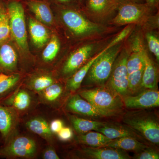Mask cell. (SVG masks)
I'll return each mask as SVG.
<instances>
[{
  "instance_id": "6da1fadb",
  "label": "cell",
  "mask_w": 159,
  "mask_h": 159,
  "mask_svg": "<svg viewBox=\"0 0 159 159\" xmlns=\"http://www.w3.org/2000/svg\"><path fill=\"white\" fill-rule=\"evenodd\" d=\"M55 6L63 25L72 35L79 39L102 38L115 30L114 27L92 21L84 14L81 8Z\"/></svg>"
},
{
  "instance_id": "7a4b0ae2",
  "label": "cell",
  "mask_w": 159,
  "mask_h": 159,
  "mask_svg": "<svg viewBox=\"0 0 159 159\" xmlns=\"http://www.w3.org/2000/svg\"><path fill=\"white\" fill-rule=\"evenodd\" d=\"M155 12L145 3L120 0L116 15L108 24L119 27L130 25L142 27Z\"/></svg>"
},
{
  "instance_id": "3957f363",
  "label": "cell",
  "mask_w": 159,
  "mask_h": 159,
  "mask_svg": "<svg viewBox=\"0 0 159 159\" xmlns=\"http://www.w3.org/2000/svg\"><path fill=\"white\" fill-rule=\"evenodd\" d=\"M107 38L90 40L77 48L69 54L63 63L60 74L63 77L69 78L93 56L102 50L105 44Z\"/></svg>"
},
{
  "instance_id": "277c9868",
  "label": "cell",
  "mask_w": 159,
  "mask_h": 159,
  "mask_svg": "<svg viewBox=\"0 0 159 159\" xmlns=\"http://www.w3.org/2000/svg\"><path fill=\"white\" fill-rule=\"evenodd\" d=\"M125 42L109 48L94 61L84 78L88 82L100 85L108 80L115 61L123 48Z\"/></svg>"
},
{
  "instance_id": "5b68a950",
  "label": "cell",
  "mask_w": 159,
  "mask_h": 159,
  "mask_svg": "<svg viewBox=\"0 0 159 159\" xmlns=\"http://www.w3.org/2000/svg\"><path fill=\"white\" fill-rule=\"evenodd\" d=\"M9 15L11 36L23 53L29 52L25 10L19 0H5Z\"/></svg>"
},
{
  "instance_id": "8992f818",
  "label": "cell",
  "mask_w": 159,
  "mask_h": 159,
  "mask_svg": "<svg viewBox=\"0 0 159 159\" xmlns=\"http://www.w3.org/2000/svg\"><path fill=\"white\" fill-rule=\"evenodd\" d=\"M38 147L35 140L27 136L15 135L0 146V158L33 159Z\"/></svg>"
},
{
  "instance_id": "52a82bcc",
  "label": "cell",
  "mask_w": 159,
  "mask_h": 159,
  "mask_svg": "<svg viewBox=\"0 0 159 159\" xmlns=\"http://www.w3.org/2000/svg\"><path fill=\"white\" fill-rule=\"evenodd\" d=\"M112 91L103 88H96L80 91L78 94L97 108L116 112L124 104L118 94Z\"/></svg>"
},
{
  "instance_id": "ba28073f",
  "label": "cell",
  "mask_w": 159,
  "mask_h": 159,
  "mask_svg": "<svg viewBox=\"0 0 159 159\" xmlns=\"http://www.w3.org/2000/svg\"><path fill=\"white\" fill-rule=\"evenodd\" d=\"M123 122L131 128L142 134L149 142L159 145V122L153 116L136 113L128 114L123 118Z\"/></svg>"
},
{
  "instance_id": "9c48e42d",
  "label": "cell",
  "mask_w": 159,
  "mask_h": 159,
  "mask_svg": "<svg viewBox=\"0 0 159 159\" xmlns=\"http://www.w3.org/2000/svg\"><path fill=\"white\" fill-rule=\"evenodd\" d=\"M119 2L120 0H86L81 9L92 21L106 25L116 13Z\"/></svg>"
},
{
  "instance_id": "30bf717a",
  "label": "cell",
  "mask_w": 159,
  "mask_h": 159,
  "mask_svg": "<svg viewBox=\"0 0 159 159\" xmlns=\"http://www.w3.org/2000/svg\"><path fill=\"white\" fill-rule=\"evenodd\" d=\"M128 54V48L125 43L115 61L108 80L111 89L123 97L126 96L129 92L126 66Z\"/></svg>"
},
{
  "instance_id": "8fae6325",
  "label": "cell",
  "mask_w": 159,
  "mask_h": 159,
  "mask_svg": "<svg viewBox=\"0 0 159 159\" xmlns=\"http://www.w3.org/2000/svg\"><path fill=\"white\" fill-rule=\"evenodd\" d=\"M66 108L74 113L94 118L112 116L116 114V112L102 110L95 107L79 94H75L69 98Z\"/></svg>"
},
{
  "instance_id": "7c38bea8",
  "label": "cell",
  "mask_w": 159,
  "mask_h": 159,
  "mask_svg": "<svg viewBox=\"0 0 159 159\" xmlns=\"http://www.w3.org/2000/svg\"><path fill=\"white\" fill-rule=\"evenodd\" d=\"M19 122V114L11 107L0 104V135L3 143L14 136Z\"/></svg>"
},
{
  "instance_id": "4fadbf2b",
  "label": "cell",
  "mask_w": 159,
  "mask_h": 159,
  "mask_svg": "<svg viewBox=\"0 0 159 159\" xmlns=\"http://www.w3.org/2000/svg\"><path fill=\"white\" fill-rule=\"evenodd\" d=\"M124 97L123 104L131 109L150 108L159 106V91L155 89H148L135 96Z\"/></svg>"
},
{
  "instance_id": "5bb4252c",
  "label": "cell",
  "mask_w": 159,
  "mask_h": 159,
  "mask_svg": "<svg viewBox=\"0 0 159 159\" xmlns=\"http://www.w3.org/2000/svg\"><path fill=\"white\" fill-rule=\"evenodd\" d=\"M116 40L115 38H114V37H113L104 48L97 52L83 66L78 70L76 71L70 77L68 78L66 83V89L67 90L74 92L80 88L82 81L86 76L93 63L106 50L112 46L119 43Z\"/></svg>"
},
{
  "instance_id": "9a60e30c",
  "label": "cell",
  "mask_w": 159,
  "mask_h": 159,
  "mask_svg": "<svg viewBox=\"0 0 159 159\" xmlns=\"http://www.w3.org/2000/svg\"><path fill=\"white\" fill-rule=\"evenodd\" d=\"M32 102V97L29 90L18 87L0 102V104L11 107L20 114L29 110Z\"/></svg>"
},
{
  "instance_id": "2e32d148",
  "label": "cell",
  "mask_w": 159,
  "mask_h": 159,
  "mask_svg": "<svg viewBox=\"0 0 159 159\" xmlns=\"http://www.w3.org/2000/svg\"><path fill=\"white\" fill-rule=\"evenodd\" d=\"M18 64L17 52L9 40L0 44V72L6 74L16 73Z\"/></svg>"
},
{
  "instance_id": "e0dca14e",
  "label": "cell",
  "mask_w": 159,
  "mask_h": 159,
  "mask_svg": "<svg viewBox=\"0 0 159 159\" xmlns=\"http://www.w3.org/2000/svg\"><path fill=\"white\" fill-rule=\"evenodd\" d=\"M23 3L25 4L40 22L48 25L54 24L51 4L48 0H23Z\"/></svg>"
},
{
  "instance_id": "ac0fdd59",
  "label": "cell",
  "mask_w": 159,
  "mask_h": 159,
  "mask_svg": "<svg viewBox=\"0 0 159 159\" xmlns=\"http://www.w3.org/2000/svg\"><path fill=\"white\" fill-rule=\"evenodd\" d=\"M86 157L94 159H129L125 151L109 147H85L81 150Z\"/></svg>"
},
{
  "instance_id": "d6986e66",
  "label": "cell",
  "mask_w": 159,
  "mask_h": 159,
  "mask_svg": "<svg viewBox=\"0 0 159 159\" xmlns=\"http://www.w3.org/2000/svg\"><path fill=\"white\" fill-rule=\"evenodd\" d=\"M145 67L142 76V87L147 89H155L158 80L157 67L148 55L145 49L144 53Z\"/></svg>"
},
{
  "instance_id": "ffe728a7",
  "label": "cell",
  "mask_w": 159,
  "mask_h": 159,
  "mask_svg": "<svg viewBox=\"0 0 159 159\" xmlns=\"http://www.w3.org/2000/svg\"><path fill=\"white\" fill-rule=\"evenodd\" d=\"M28 26L31 40L34 45L38 48L43 46L50 40V32L43 24L37 20L30 18Z\"/></svg>"
},
{
  "instance_id": "44dd1931",
  "label": "cell",
  "mask_w": 159,
  "mask_h": 159,
  "mask_svg": "<svg viewBox=\"0 0 159 159\" xmlns=\"http://www.w3.org/2000/svg\"><path fill=\"white\" fill-rule=\"evenodd\" d=\"M55 82V77L51 73L41 72L34 74L28 78L25 87L38 94Z\"/></svg>"
},
{
  "instance_id": "7402d4cb",
  "label": "cell",
  "mask_w": 159,
  "mask_h": 159,
  "mask_svg": "<svg viewBox=\"0 0 159 159\" xmlns=\"http://www.w3.org/2000/svg\"><path fill=\"white\" fill-rule=\"evenodd\" d=\"M130 127H126L120 125L106 124L96 130L107 137L109 139H119L124 137H133L138 139L139 135Z\"/></svg>"
},
{
  "instance_id": "603a6c76",
  "label": "cell",
  "mask_w": 159,
  "mask_h": 159,
  "mask_svg": "<svg viewBox=\"0 0 159 159\" xmlns=\"http://www.w3.org/2000/svg\"><path fill=\"white\" fill-rule=\"evenodd\" d=\"M27 129L38 135L48 142H52L53 134L47 120L42 117H35L29 119L25 123Z\"/></svg>"
},
{
  "instance_id": "cb8c5ba5",
  "label": "cell",
  "mask_w": 159,
  "mask_h": 159,
  "mask_svg": "<svg viewBox=\"0 0 159 159\" xmlns=\"http://www.w3.org/2000/svg\"><path fill=\"white\" fill-rule=\"evenodd\" d=\"M106 147L138 152L148 146L133 137H124L112 140Z\"/></svg>"
},
{
  "instance_id": "d4e9b609",
  "label": "cell",
  "mask_w": 159,
  "mask_h": 159,
  "mask_svg": "<svg viewBox=\"0 0 159 159\" xmlns=\"http://www.w3.org/2000/svg\"><path fill=\"white\" fill-rule=\"evenodd\" d=\"M21 77L20 74L17 73L12 74L0 73V102L17 88Z\"/></svg>"
},
{
  "instance_id": "484cf974",
  "label": "cell",
  "mask_w": 159,
  "mask_h": 159,
  "mask_svg": "<svg viewBox=\"0 0 159 159\" xmlns=\"http://www.w3.org/2000/svg\"><path fill=\"white\" fill-rule=\"evenodd\" d=\"M89 131L78 137L80 143L92 147H106L112 141L103 134L97 131Z\"/></svg>"
},
{
  "instance_id": "4316f807",
  "label": "cell",
  "mask_w": 159,
  "mask_h": 159,
  "mask_svg": "<svg viewBox=\"0 0 159 159\" xmlns=\"http://www.w3.org/2000/svg\"><path fill=\"white\" fill-rule=\"evenodd\" d=\"M70 119L75 130L81 134L86 133L91 130L96 131L105 123L99 121L82 119L74 116H70Z\"/></svg>"
},
{
  "instance_id": "83f0119b",
  "label": "cell",
  "mask_w": 159,
  "mask_h": 159,
  "mask_svg": "<svg viewBox=\"0 0 159 159\" xmlns=\"http://www.w3.org/2000/svg\"><path fill=\"white\" fill-rule=\"evenodd\" d=\"M63 92L62 85L55 82L38 93L39 100L45 104H53L60 98Z\"/></svg>"
},
{
  "instance_id": "f1b7e54d",
  "label": "cell",
  "mask_w": 159,
  "mask_h": 159,
  "mask_svg": "<svg viewBox=\"0 0 159 159\" xmlns=\"http://www.w3.org/2000/svg\"><path fill=\"white\" fill-rule=\"evenodd\" d=\"M61 43L56 35H52L48 42L42 54V58L44 62L49 63L54 61L59 53Z\"/></svg>"
},
{
  "instance_id": "f546056e",
  "label": "cell",
  "mask_w": 159,
  "mask_h": 159,
  "mask_svg": "<svg viewBox=\"0 0 159 159\" xmlns=\"http://www.w3.org/2000/svg\"><path fill=\"white\" fill-rule=\"evenodd\" d=\"M10 37L9 17L6 5L0 10V44L9 40Z\"/></svg>"
},
{
  "instance_id": "4dcf8cb0",
  "label": "cell",
  "mask_w": 159,
  "mask_h": 159,
  "mask_svg": "<svg viewBox=\"0 0 159 159\" xmlns=\"http://www.w3.org/2000/svg\"><path fill=\"white\" fill-rule=\"evenodd\" d=\"M144 35L147 42L149 51L155 56L157 61L159 60V39L157 33L153 31L144 32Z\"/></svg>"
},
{
  "instance_id": "1f68e13d",
  "label": "cell",
  "mask_w": 159,
  "mask_h": 159,
  "mask_svg": "<svg viewBox=\"0 0 159 159\" xmlns=\"http://www.w3.org/2000/svg\"><path fill=\"white\" fill-rule=\"evenodd\" d=\"M143 71H139L128 75L129 91L134 93L142 87Z\"/></svg>"
},
{
  "instance_id": "d6a6232c",
  "label": "cell",
  "mask_w": 159,
  "mask_h": 159,
  "mask_svg": "<svg viewBox=\"0 0 159 159\" xmlns=\"http://www.w3.org/2000/svg\"><path fill=\"white\" fill-rule=\"evenodd\" d=\"M159 11L148 18L146 22L141 27L143 33L159 29Z\"/></svg>"
},
{
  "instance_id": "836d02e7",
  "label": "cell",
  "mask_w": 159,
  "mask_h": 159,
  "mask_svg": "<svg viewBox=\"0 0 159 159\" xmlns=\"http://www.w3.org/2000/svg\"><path fill=\"white\" fill-rule=\"evenodd\" d=\"M136 159H159V154L157 152L149 147L137 152L134 157Z\"/></svg>"
},
{
  "instance_id": "e575fe53",
  "label": "cell",
  "mask_w": 159,
  "mask_h": 159,
  "mask_svg": "<svg viewBox=\"0 0 159 159\" xmlns=\"http://www.w3.org/2000/svg\"><path fill=\"white\" fill-rule=\"evenodd\" d=\"M55 6L81 8L79 0H48Z\"/></svg>"
},
{
  "instance_id": "d590c367",
  "label": "cell",
  "mask_w": 159,
  "mask_h": 159,
  "mask_svg": "<svg viewBox=\"0 0 159 159\" xmlns=\"http://www.w3.org/2000/svg\"><path fill=\"white\" fill-rule=\"evenodd\" d=\"M58 139L62 141H67L70 140L73 136L72 129L70 127H63L57 134Z\"/></svg>"
},
{
  "instance_id": "8d00e7d4",
  "label": "cell",
  "mask_w": 159,
  "mask_h": 159,
  "mask_svg": "<svg viewBox=\"0 0 159 159\" xmlns=\"http://www.w3.org/2000/svg\"><path fill=\"white\" fill-rule=\"evenodd\" d=\"M49 125L53 134H57L64 127L63 122L61 120L58 119H54L51 121Z\"/></svg>"
},
{
  "instance_id": "74e56055",
  "label": "cell",
  "mask_w": 159,
  "mask_h": 159,
  "mask_svg": "<svg viewBox=\"0 0 159 159\" xmlns=\"http://www.w3.org/2000/svg\"><path fill=\"white\" fill-rule=\"evenodd\" d=\"M42 157L44 159H59V156L57 155L54 148L50 147L46 148L43 152Z\"/></svg>"
},
{
  "instance_id": "f35d334b",
  "label": "cell",
  "mask_w": 159,
  "mask_h": 159,
  "mask_svg": "<svg viewBox=\"0 0 159 159\" xmlns=\"http://www.w3.org/2000/svg\"><path fill=\"white\" fill-rule=\"evenodd\" d=\"M145 3L154 11H159V0H145Z\"/></svg>"
},
{
  "instance_id": "ab89813d",
  "label": "cell",
  "mask_w": 159,
  "mask_h": 159,
  "mask_svg": "<svg viewBox=\"0 0 159 159\" xmlns=\"http://www.w3.org/2000/svg\"><path fill=\"white\" fill-rule=\"evenodd\" d=\"M6 6V2L5 0H0V10Z\"/></svg>"
},
{
  "instance_id": "60d3db41",
  "label": "cell",
  "mask_w": 159,
  "mask_h": 159,
  "mask_svg": "<svg viewBox=\"0 0 159 159\" xmlns=\"http://www.w3.org/2000/svg\"><path fill=\"white\" fill-rule=\"evenodd\" d=\"M86 1V0H79L80 5L81 8H82L84 5Z\"/></svg>"
},
{
  "instance_id": "b9f144b4",
  "label": "cell",
  "mask_w": 159,
  "mask_h": 159,
  "mask_svg": "<svg viewBox=\"0 0 159 159\" xmlns=\"http://www.w3.org/2000/svg\"><path fill=\"white\" fill-rule=\"evenodd\" d=\"M131 1H135L136 2H138L139 3H145V0H131Z\"/></svg>"
},
{
  "instance_id": "7bdbcfd3",
  "label": "cell",
  "mask_w": 159,
  "mask_h": 159,
  "mask_svg": "<svg viewBox=\"0 0 159 159\" xmlns=\"http://www.w3.org/2000/svg\"><path fill=\"white\" fill-rule=\"evenodd\" d=\"M0 73H1V72H0Z\"/></svg>"
}]
</instances>
